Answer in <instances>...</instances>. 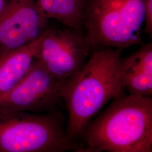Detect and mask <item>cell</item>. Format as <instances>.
<instances>
[{"mask_svg":"<svg viewBox=\"0 0 152 152\" xmlns=\"http://www.w3.org/2000/svg\"><path fill=\"white\" fill-rule=\"evenodd\" d=\"M42 34L32 42L0 57V100L16 86L30 69Z\"/></svg>","mask_w":152,"mask_h":152,"instance_id":"9c48e42d","label":"cell"},{"mask_svg":"<svg viewBox=\"0 0 152 152\" xmlns=\"http://www.w3.org/2000/svg\"><path fill=\"white\" fill-rule=\"evenodd\" d=\"M64 82L53 76L35 58L22 80L0 100V112L46 113L63 110Z\"/></svg>","mask_w":152,"mask_h":152,"instance_id":"5b68a950","label":"cell"},{"mask_svg":"<svg viewBox=\"0 0 152 152\" xmlns=\"http://www.w3.org/2000/svg\"><path fill=\"white\" fill-rule=\"evenodd\" d=\"M77 152H152V98L112 99L82 132Z\"/></svg>","mask_w":152,"mask_h":152,"instance_id":"6da1fadb","label":"cell"},{"mask_svg":"<svg viewBox=\"0 0 152 152\" xmlns=\"http://www.w3.org/2000/svg\"><path fill=\"white\" fill-rule=\"evenodd\" d=\"M6 2L5 1V0H0V15L5 9Z\"/></svg>","mask_w":152,"mask_h":152,"instance_id":"7c38bea8","label":"cell"},{"mask_svg":"<svg viewBox=\"0 0 152 152\" xmlns=\"http://www.w3.org/2000/svg\"><path fill=\"white\" fill-rule=\"evenodd\" d=\"M63 110L46 113L0 112V152H77L66 131Z\"/></svg>","mask_w":152,"mask_h":152,"instance_id":"277c9868","label":"cell"},{"mask_svg":"<svg viewBox=\"0 0 152 152\" xmlns=\"http://www.w3.org/2000/svg\"><path fill=\"white\" fill-rule=\"evenodd\" d=\"M45 17L54 19L65 27L82 29L85 0H36Z\"/></svg>","mask_w":152,"mask_h":152,"instance_id":"30bf717a","label":"cell"},{"mask_svg":"<svg viewBox=\"0 0 152 152\" xmlns=\"http://www.w3.org/2000/svg\"><path fill=\"white\" fill-rule=\"evenodd\" d=\"M145 0H85L82 30L91 53L124 50L144 42L141 29Z\"/></svg>","mask_w":152,"mask_h":152,"instance_id":"3957f363","label":"cell"},{"mask_svg":"<svg viewBox=\"0 0 152 152\" xmlns=\"http://www.w3.org/2000/svg\"><path fill=\"white\" fill-rule=\"evenodd\" d=\"M145 28L144 33L148 34L149 38L152 37V0H145L144 22Z\"/></svg>","mask_w":152,"mask_h":152,"instance_id":"8fae6325","label":"cell"},{"mask_svg":"<svg viewBox=\"0 0 152 152\" xmlns=\"http://www.w3.org/2000/svg\"><path fill=\"white\" fill-rule=\"evenodd\" d=\"M48 22L36 0H9L0 15V57L38 39Z\"/></svg>","mask_w":152,"mask_h":152,"instance_id":"52a82bcc","label":"cell"},{"mask_svg":"<svg viewBox=\"0 0 152 152\" xmlns=\"http://www.w3.org/2000/svg\"><path fill=\"white\" fill-rule=\"evenodd\" d=\"M120 80L126 94L152 98V42L124 58L119 64Z\"/></svg>","mask_w":152,"mask_h":152,"instance_id":"ba28073f","label":"cell"},{"mask_svg":"<svg viewBox=\"0 0 152 152\" xmlns=\"http://www.w3.org/2000/svg\"><path fill=\"white\" fill-rule=\"evenodd\" d=\"M91 54L82 29L48 27L36 58L53 76L65 81L85 65Z\"/></svg>","mask_w":152,"mask_h":152,"instance_id":"8992f818","label":"cell"},{"mask_svg":"<svg viewBox=\"0 0 152 152\" xmlns=\"http://www.w3.org/2000/svg\"><path fill=\"white\" fill-rule=\"evenodd\" d=\"M122 51L110 48L93 51L85 65L64 82L66 131L72 141L78 143L87 124L112 99L126 94L119 72Z\"/></svg>","mask_w":152,"mask_h":152,"instance_id":"7a4b0ae2","label":"cell"}]
</instances>
